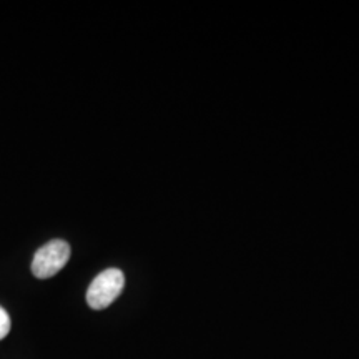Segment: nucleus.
<instances>
[{"instance_id": "f257e3e1", "label": "nucleus", "mask_w": 359, "mask_h": 359, "mask_svg": "<svg viewBox=\"0 0 359 359\" xmlns=\"http://www.w3.org/2000/svg\"><path fill=\"white\" fill-rule=\"evenodd\" d=\"M125 276L118 268H109L102 271L90 283L87 290V303L92 309H105L122 294Z\"/></svg>"}, {"instance_id": "f03ea898", "label": "nucleus", "mask_w": 359, "mask_h": 359, "mask_svg": "<svg viewBox=\"0 0 359 359\" xmlns=\"http://www.w3.org/2000/svg\"><path fill=\"white\" fill-rule=\"evenodd\" d=\"M70 259V245L64 240H52L35 251L32 264V275L39 280L55 276Z\"/></svg>"}, {"instance_id": "7ed1b4c3", "label": "nucleus", "mask_w": 359, "mask_h": 359, "mask_svg": "<svg viewBox=\"0 0 359 359\" xmlns=\"http://www.w3.org/2000/svg\"><path fill=\"white\" fill-rule=\"evenodd\" d=\"M11 316H8V313L0 306V339H4L6 336L11 333Z\"/></svg>"}]
</instances>
